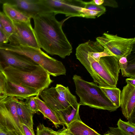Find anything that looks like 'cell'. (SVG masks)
I'll return each mask as SVG.
<instances>
[{
	"label": "cell",
	"mask_w": 135,
	"mask_h": 135,
	"mask_svg": "<svg viewBox=\"0 0 135 135\" xmlns=\"http://www.w3.org/2000/svg\"><path fill=\"white\" fill-rule=\"evenodd\" d=\"M54 13L38 14L33 18L34 33L40 47L51 55L62 59L72 52V46L62 28L63 22L57 21Z\"/></svg>",
	"instance_id": "6da1fadb"
},
{
	"label": "cell",
	"mask_w": 135,
	"mask_h": 135,
	"mask_svg": "<svg viewBox=\"0 0 135 135\" xmlns=\"http://www.w3.org/2000/svg\"><path fill=\"white\" fill-rule=\"evenodd\" d=\"M75 55L93 79L100 87H116L120 68L119 59L114 56L101 57L96 61L80 44L76 49Z\"/></svg>",
	"instance_id": "7a4b0ae2"
},
{
	"label": "cell",
	"mask_w": 135,
	"mask_h": 135,
	"mask_svg": "<svg viewBox=\"0 0 135 135\" xmlns=\"http://www.w3.org/2000/svg\"><path fill=\"white\" fill-rule=\"evenodd\" d=\"M73 79L75 87V93L80 99V105H86L97 109L114 111L118 108L105 96L97 84L83 79L74 75Z\"/></svg>",
	"instance_id": "3957f363"
},
{
	"label": "cell",
	"mask_w": 135,
	"mask_h": 135,
	"mask_svg": "<svg viewBox=\"0 0 135 135\" xmlns=\"http://www.w3.org/2000/svg\"><path fill=\"white\" fill-rule=\"evenodd\" d=\"M2 72L7 79L35 90L40 94L48 88L54 81L50 78L49 74L39 65L31 71H24L6 65Z\"/></svg>",
	"instance_id": "277c9868"
},
{
	"label": "cell",
	"mask_w": 135,
	"mask_h": 135,
	"mask_svg": "<svg viewBox=\"0 0 135 135\" xmlns=\"http://www.w3.org/2000/svg\"><path fill=\"white\" fill-rule=\"evenodd\" d=\"M0 49L25 56L43 68L50 75H66V70L62 62L52 58L40 49L10 43L0 46Z\"/></svg>",
	"instance_id": "5b68a950"
},
{
	"label": "cell",
	"mask_w": 135,
	"mask_h": 135,
	"mask_svg": "<svg viewBox=\"0 0 135 135\" xmlns=\"http://www.w3.org/2000/svg\"><path fill=\"white\" fill-rule=\"evenodd\" d=\"M96 41L104 49L119 59L129 55L132 51L135 38H125L117 35L104 33L97 37Z\"/></svg>",
	"instance_id": "8992f818"
},
{
	"label": "cell",
	"mask_w": 135,
	"mask_h": 135,
	"mask_svg": "<svg viewBox=\"0 0 135 135\" xmlns=\"http://www.w3.org/2000/svg\"><path fill=\"white\" fill-rule=\"evenodd\" d=\"M51 13H62L69 17H83L85 2L79 0H41Z\"/></svg>",
	"instance_id": "52a82bcc"
},
{
	"label": "cell",
	"mask_w": 135,
	"mask_h": 135,
	"mask_svg": "<svg viewBox=\"0 0 135 135\" xmlns=\"http://www.w3.org/2000/svg\"><path fill=\"white\" fill-rule=\"evenodd\" d=\"M15 34L9 41L12 44L40 49L31 22H12Z\"/></svg>",
	"instance_id": "ba28073f"
},
{
	"label": "cell",
	"mask_w": 135,
	"mask_h": 135,
	"mask_svg": "<svg viewBox=\"0 0 135 135\" xmlns=\"http://www.w3.org/2000/svg\"><path fill=\"white\" fill-rule=\"evenodd\" d=\"M8 3L31 18L43 13H50L41 0H0V3Z\"/></svg>",
	"instance_id": "9c48e42d"
},
{
	"label": "cell",
	"mask_w": 135,
	"mask_h": 135,
	"mask_svg": "<svg viewBox=\"0 0 135 135\" xmlns=\"http://www.w3.org/2000/svg\"><path fill=\"white\" fill-rule=\"evenodd\" d=\"M0 126L7 133L14 132L17 135H25L18 117L11 113L3 100L0 102Z\"/></svg>",
	"instance_id": "30bf717a"
},
{
	"label": "cell",
	"mask_w": 135,
	"mask_h": 135,
	"mask_svg": "<svg viewBox=\"0 0 135 135\" xmlns=\"http://www.w3.org/2000/svg\"><path fill=\"white\" fill-rule=\"evenodd\" d=\"M0 56L6 65L26 71H31L38 65L23 55L0 49Z\"/></svg>",
	"instance_id": "8fae6325"
},
{
	"label": "cell",
	"mask_w": 135,
	"mask_h": 135,
	"mask_svg": "<svg viewBox=\"0 0 135 135\" xmlns=\"http://www.w3.org/2000/svg\"><path fill=\"white\" fill-rule=\"evenodd\" d=\"M122 113L128 120L131 119L135 113V86L127 84L121 93L120 106Z\"/></svg>",
	"instance_id": "7c38bea8"
},
{
	"label": "cell",
	"mask_w": 135,
	"mask_h": 135,
	"mask_svg": "<svg viewBox=\"0 0 135 135\" xmlns=\"http://www.w3.org/2000/svg\"><path fill=\"white\" fill-rule=\"evenodd\" d=\"M39 96L45 104L55 113L71 107L59 96L55 87L52 86L45 89Z\"/></svg>",
	"instance_id": "4fadbf2b"
},
{
	"label": "cell",
	"mask_w": 135,
	"mask_h": 135,
	"mask_svg": "<svg viewBox=\"0 0 135 135\" xmlns=\"http://www.w3.org/2000/svg\"><path fill=\"white\" fill-rule=\"evenodd\" d=\"M6 79L8 97L15 98L23 100L31 96L39 95L40 93L37 91Z\"/></svg>",
	"instance_id": "5bb4252c"
},
{
	"label": "cell",
	"mask_w": 135,
	"mask_h": 135,
	"mask_svg": "<svg viewBox=\"0 0 135 135\" xmlns=\"http://www.w3.org/2000/svg\"><path fill=\"white\" fill-rule=\"evenodd\" d=\"M13 98L16 103L17 114L20 122L25 124L32 131H34L33 112L25 102Z\"/></svg>",
	"instance_id": "9a60e30c"
},
{
	"label": "cell",
	"mask_w": 135,
	"mask_h": 135,
	"mask_svg": "<svg viewBox=\"0 0 135 135\" xmlns=\"http://www.w3.org/2000/svg\"><path fill=\"white\" fill-rule=\"evenodd\" d=\"M3 12L12 22H30L31 18L10 4L2 3Z\"/></svg>",
	"instance_id": "2e32d148"
},
{
	"label": "cell",
	"mask_w": 135,
	"mask_h": 135,
	"mask_svg": "<svg viewBox=\"0 0 135 135\" xmlns=\"http://www.w3.org/2000/svg\"><path fill=\"white\" fill-rule=\"evenodd\" d=\"M66 127L72 135H102L85 124L81 119L73 121Z\"/></svg>",
	"instance_id": "e0dca14e"
},
{
	"label": "cell",
	"mask_w": 135,
	"mask_h": 135,
	"mask_svg": "<svg viewBox=\"0 0 135 135\" xmlns=\"http://www.w3.org/2000/svg\"><path fill=\"white\" fill-rule=\"evenodd\" d=\"M37 95L34 97L38 111L41 112L44 117L48 119L55 125L56 128L59 127L60 125H62L55 113L48 107L41 100Z\"/></svg>",
	"instance_id": "ac0fdd59"
},
{
	"label": "cell",
	"mask_w": 135,
	"mask_h": 135,
	"mask_svg": "<svg viewBox=\"0 0 135 135\" xmlns=\"http://www.w3.org/2000/svg\"><path fill=\"white\" fill-rule=\"evenodd\" d=\"M80 105L77 109L70 107L66 109L56 112L55 113L63 124L67 126L73 121L80 119L79 114Z\"/></svg>",
	"instance_id": "d6986e66"
},
{
	"label": "cell",
	"mask_w": 135,
	"mask_h": 135,
	"mask_svg": "<svg viewBox=\"0 0 135 135\" xmlns=\"http://www.w3.org/2000/svg\"><path fill=\"white\" fill-rule=\"evenodd\" d=\"M56 90L59 96L73 108L77 109L79 105L75 96L71 94L68 87L57 84Z\"/></svg>",
	"instance_id": "ffe728a7"
},
{
	"label": "cell",
	"mask_w": 135,
	"mask_h": 135,
	"mask_svg": "<svg viewBox=\"0 0 135 135\" xmlns=\"http://www.w3.org/2000/svg\"><path fill=\"white\" fill-rule=\"evenodd\" d=\"M105 96L112 104L118 108L120 106V99L121 91L116 87L106 88L100 87Z\"/></svg>",
	"instance_id": "44dd1931"
},
{
	"label": "cell",
	"mask_w": 135,
	"mask_h": 135,
	"mask_svg": "<svg viewBox=\"0 0 135 135\" xmlns=\"http://www.w3.org/2000/svg\"><path fill=\"white\" fill-rule=\"evenodd\" d=\"M0 23L9 38V42L15 34V30L12 22L3 12H0Z\"/></svg>",
	"instance_id": "7402d4cb"
},
{
	"label": "cell",
	"mask_w": 135,
	"mask_h": 135,
	"mask_svg": "<svg viewBox=\"0 0 135 135\" xmlns=\"http://www.w3.org/2000/svg\"><path fill=\"white\" fill-rule=\"evenodd\" d=\"M118 127L125 135H135V124L129 121L125 122L120 119L117 123Z\"/></svg>",
	"instance_id": "603a6c76"
},
{
	"label": "cell",
	"mask_w": 135,
	"mask_h": 135,
	"mask_svg": "<svg viewBox=\"0 0 135 135\" xmlns=\"http://www.w3.org/2000/svg\"><path fill=\"white\" fill-rule=\"evenodd\" d=\"M8 97L7 79L3 72L0 71V102Z\"/></svg>",
	"instance_id": "cb8c5ba5"
},
{
	"label": "cell",
	"mask_w": 135,
	"mask_h": 135,
	"mask_svg": "<svg viewBox=\"0 0 135 135\" xmlns=\"http://www.w3.org/2000/svg\"><path fill=\"white\" fill-rule=\"evenodd\" d=\"M60 130L56 131L40 123L37 127L36 135H59Z\"/></svg>",
	"instance_id": "d4e9b609"
},
{
	"label": "cell",
	"mask_w": 135,
	"mask_h": 135,
	"mask_svg": "<svg viewBox=\"0 0 135 135\" xmlns=\"http://www.w3.org/2000/svg\"><path fill=\"white\" fill-rule=\"evenodd\" d=\"M104 12L92 11L85 8L83 11V17L86 18H95L103 14Z\"/></svg>",
	"instance_id": "484cf974"
},
{
	"label": "cell",
	"mask_w": 135,
	"mask_h": 135,
	"mask_svg": "<svg viewBox=\"0 0 135 135\" xmlns=\"http://www.w3.org/2000/svg\"><path fill=\"white\" fill-rule=\"evenodd\" d=\"M34 97H30L27 99L25 101L26 105L32 112L33 114L39 112L37 105L34 99Z\"/></svg>",
	"instance_id": "4316f807"
},
{
	"label": "cell",
	"mask_w": 135,
	"mask_h": 135,
	"mask_svg": "<svg viewBox=\"0 0 135 135\" xmlns=\"http://www.w3.org/2000/svg\"><path fill=\"white\" fill-rule=\"evenodd\" d=\"M119 63L123 76L128 77V75L126 72L128 66L127 57H123L120 58L119 59Z\"/></svg>",
	"instance_id": "83f0119b"
},
{
	"label": "cell",
	"mask_w": 135,
	"mask_h": 135,
	"mask_svg": "<svg viewBox=\"0 0 135 135\" xmlns=\"http://www.w3.org/2000/svg\"><path fill=\"white\" fill-rule=\"evenodd\" d=\"M85 5L84 8L89 10L98 12H105L106 11V8L103 5H97L95 4L89 3L87 2H85Z\"/></svg>",
	"instance_id": "f1b7e54d"
},
{
	"label": "cell",
	"mask_w": 135,
	"mask_h": 135,
	"mask_svg": "<svg viewBox=\"0 0 135 135\" xmlns=\"http://www.w3.org/2000/svg\"><path fill=\"white\" fill-rule=\"evenodd\" d=\"M104 135H125L118 128L110 127Z\"/></svg>",
	"instance_id": "f546056e"
},
{
	"label": "cell",
	"mask_w": 135,
	"mask_h": 135,
	"mask_svg": "<svg viewBox=\"0 0 135 135\" xmlns=\"http://www.w3.org/2000/svg\"><path fill=\"white\" fill-rule=\"evenodd\" d=\"M9 38L7 35L0 29V46L8 43Z\"/></svg>",
	"instance_id": "4dcf8cb0"
},
{
	"label": "cell",
	"mask_w": 135,
	"mask_h": 135,
	"mask_svg": "<svg viewBox=\"0 0 135 135\" xmlns=\"http://www.w3.org/2000/svg\"><path fill=\"white\" fill-rule=\"evenodd\" d=\"M104 5L113 7L116 8L118 7L117 3L115 0H104L103 4Z\"/></svg>",
	"instance_id": "1f68e13d"
},
{
	"label": "cell",
	"mask_w": 135,
	"mask_h": 135,
	"mask_svg": "<svg viewBox=\"0 0 135 135\" xmlns=\"http://www.w3.org/2000/svg\"><path fill=\"white\" fill-rule=\"evenodd\" d=\"M25 135H35L34 131H32L25 124L21 123Z\"/></svg>",
	"instance_id": "d6a6232c"
},
{
	"label": "cell",
	"mask_w": 135,
	"mask_h": 135,
	"mask_svg": "<svg viewBox=\"0 0 135 135\" xmlns=\"http://www.w3.org/2000/svg\"><path fill=\"white\" fill-rule=\"evenodd\" d=\"M104 1V0H93L87 2L89 3L99 6L103 4Z\"/></svg>",
	"instance_id": "836d02e7"
},
{
	"label": "cell",
	"mask_w": 135,
	"mask_h": 135,
	"mask_svg": "<svg viewBox=\"0 0 135 135\" xmlns=\"http://www.w3.org/2000/svg\"><path fill=\"white\" fill-rule=\"evenodd\" d=\"M126 81L127 84L135 86V78H129L126 79Z\"/></svg>",
	"instance_id": "e575fe53"
},
{
	"label": "cell",
	"mask_w": 135,
	"mask_h": 135,
	"mask_svg": "<svg viewBox=\"0 0 135 135\" xmlns=\"http://www.w3.org/2000/svg\"><path fill=\"white\" fill-rule=\"evenodd\" d=\"M59 135H72L68 131L67 129L64 127L63 128L60 129Z\"/></svg>",
	"instance_id": "d590c367"
},
{
	"label": "cell",
	"mask_w": 135,
	"mask_h": 135,
	"mask_svg": "<svg viewBox=\"0 0 135 135\" xmlns=\"http://www.w3.org/2000/svg\"><path fill=\"white\" fill-rule=\"evenodd\" d=\"M0 135H8V134L4 131L0 126Z\"/></svg>",
	"instance_id": "8d00e7d4"
},
{
	"label": "cell",
	"mask_w": 135,
	"mask_h": 135,
	"mask_svg": "<svg viewBox=\"0 0 135 135\" xmlns=\"http://www.w3.org/2000/svg\"><path fill=\"white\" fill-rule=\"evenodd\" d=\"M8 135H17L16 133L14 132H9L8 133Z\"/></svg>",
	"instance_id": "74e56055"
},
{
	"label": "cell",
	"mask_w": 135,
	"mask_h": 135,
	"mask_svg": "<svg viewBox=\"0 0 135 135\" xmlns=\"http://www.w3.org/2000/svg\"></svg>",
	"instance_id": "f35d334b"
}]
</instances>
